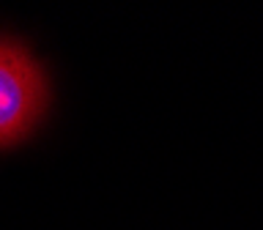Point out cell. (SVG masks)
<instances>
[{"label": "cell", "mask_w": 263, "mask_h": 230, "mask_svg": "<svg viewBox=\"0 0 263 230\" xmlns=\"http://www.w3.org/2000/svg\"><path fill=\"white\" fill-rule=\"evenodd\" d=\"M47 80L41 66L14 39L0 36V148L33 131L47 107Z\"/></svg>", "instance_id": "cell-1"}]
</instances>
